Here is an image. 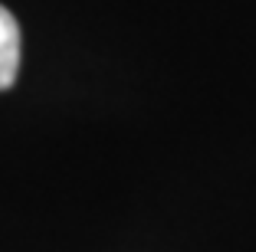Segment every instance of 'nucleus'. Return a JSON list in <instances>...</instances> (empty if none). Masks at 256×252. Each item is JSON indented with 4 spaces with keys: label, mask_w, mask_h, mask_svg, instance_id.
Wrapping results in <instances>:
<instances>
[{
    "label": "nucleus",
    "mask_w": 256,
    "mask_h": 252,
    "mask_svg": "<svg viewBox=\"0 0 256 252\" xmlns=\"http://www.w3.org/2000/svg\"><path fill=\"white\" fill-rule=\"evenodd\" d=\"M20 56H23V39H20V23L0 3V92L10 89L20 75Z\"/></svg>",
    "instance_id": "nucleus-1"
}]
</instances>
